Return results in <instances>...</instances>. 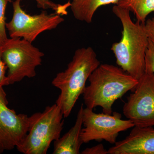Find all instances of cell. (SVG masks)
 <instances>
[{
    "instance_id": "cell-1",
    "label": "cell",
    "mask_w": 154,
    "mask_h": 154,
    "mask_svg": "<svg viewBox=\"0 0 154 154\" xmlns=\"http://www.w3.org/2000/svg\"><path fill=\"white\" fill-rule=\"evenodd\" d=\"M90 84L83 92L86 107L102 108L103 113L112 114L114 102L129 91L133 92L138 80L119 67L100 64L88 79Z\"/></svg>"
},
{
    "instance_id": "cell-2",
    "label": "cell",
    "mask_w": 154,
    "mask_h": 154,
    "mask_svg": "<svg viewBox=\"0 0 154 154\" xmlns=\"http://www.w3.org/2000/svg\"><path fill=\"white\" fill-rule=\"evenodd\" d=\"M113 14L120 20L122 27L121 40L113 43L111 50L119 67L139 80L145 73V55L149 39L145 23L131 19L130 11L117 5Z\"/></svg>"
},
{
    "instance_id": "cell-3",
    "label": "cell",
    "mask_w": 154,
    "mask_h": 154,
    "mask_svg": "<svg viewBox=\"0 0 154 154\" xmlns=\"http://www.w3.org/2000/svg\"><path fill=\"white\" fill-rule=\"evenodd\" d=\"M100 64L93 48H79L66 69L57 73L52 80V85L60 91L55 103L60 107L64 118L70 114L89 77Z\"/></svg>"
},
{
    "instance_id": "cell-4",
    "label": "cell",
    "mask_w": 154,
    "mask_h": 154,
    "mask_svg": "<svg viewBox=\"0 0 154 154\" xmlns=\"http://www.w3.org/2000/svg\"><path fill=\"white\" fill-rule=\"evenodd\" d=\"M63 114L56 103L29 117L28 133L16 148L24 154H46L51 143L60 137Z\"/></svg>"
},
{
    "instance_id": "cell-5",
    "label": "cell",
    "mask_w": 154,
    "mask_h": 154,
    "mask_svg": "<svg viewBox=\"0 0 154 154\" xmlns=\"http://www.w3.org/2000/svg\"><path fill=\"white\" fill-rule=\"evenodd\" d=\"M3 60L8 68L9 85L25 78L36 75V68L41 65L44 54L32 42L23 38H11L1 46Z\"/></svg>"
},
{
    "instance_id": "cell-6",
    "label": "cell",
    "mask_w": 154,
    "mask_h": 154,
    "mask_svg": "<svg viewBox=\"0 0 154 154\" xmlns=\"http://www.w3.org/2000/svg\"><path fill=\"white\" fill-rule=\"evenodd\" d=\"M21 2H13V17L6 23L11 38H23L32 43L39 34L55 29L64 21L61 15L56 13L48 14L45 10L38 14H28L22 8Z\"/></svg>"
},
{
    "instance_id": "cell-7",
    "label": "cell",
    "mask_w": 154,
    "mask_h": 154,
    "mask_svg": "<svg viewBox=\"0 0 154 154\" xmlns=\"http://www.w3.org/2000/svg\"><path fill=\"white\" fill-rule=\"evenodd\" d=\"M83 125L81 133L83 143L105 140L115 144L119 133L134 126L130 120L122 119L121 114L117 112H113V115L96 113L87 107L83 110Z\"/></svg>"
},
{
    "instance_id": "cell-8",
    "label": "cell",
    "mask_w": 154,
    "mask_h": 154,
    "mask_svg": "<svg viewBox=\"0 0 154 154\" xmlns=\"http://www.w3.org/2000/svg\"><path fill=\"white\" fill-rule=\"evenodd\" d=\"M123 113L134 126H154V74L146 72L123 107Z\"/></svg>"
},
{
    "instance_id": "cell-9",
    "label": "cell",
    "mask_w": 154,
    "mask_h": 154,
    "mask_svg": "<svg viewBox=\"0 0 154 154\" xmlns=\"http://www.w3.org/2000/svg\"><path fill=\"white\" fill-rule=\"evenodd\" d=\"M8 101L3 87H0V154L17 148L28 133L29 116L17 114L8 107Z\"/></svg>"
},
{
    "instance_id": "cell-10",
    "label": "cell",
    "mask_w": 154,
    "mask_h": 154,
    "mask_svg": "<svg viewBox=\"0 0 154 154\" xmlns=\"http://www.w3.org/2000/svg\"><path fill=\"white\" fill-rule=\"evenodd\" d=\"M132 128L124 139L116 142L108 149V154H154L153 126Z\"/></svg>"
},
{
    "instance_id": "cell-11",
    "label": "cell",
    "mask_w": 154,
    "mask_h": 154,
    "mask_svg": "<svg viewBox=\"0 0 154 154\" xmlns=\"http://www.w3.org/2000/svg\"><path fill=\"white\" fill-rule=\"evenodd\" d=\"M84 105L78 111L74 125L62 137L54 142L53 154H79L83 143L81 133L82 128Z\"/></svg>"
},
{
    "instance_id": "cell-12",
    "label": "cell",
    "mask_w": 154,
    "mask_h": 154,
    "mask_svg": "<svg viewBox=\"0 0 154 154\" xmlns=\"http://www.w3.org/2000/svg\"><path fill=\"white\" fill-rule=\"evenodd\" d=\"M119 0H72L70 8L75 19L87 23L92 22L94 14L102 6L117 5Z\"/></svg>"
},
{
    "instance_id": "cell-13",
    "label": "cell",
    "mask_w": 154,
    "mask_h": 154,
    "mask_svg": "<svg viewBox=\"0 0 154 154\" xmlns=\"http://www.w3.org/2000/svg\"><path fill=\"white\" fill-rule=\"evenodd\" d=\"M117 5L132 12L137 21L144 24L148 16L154 12V0H119Z\"/></svg>"
},
{
    "instance_id": "cell-14",
    "label": "cell",
    "mask_w": 154,
    "mask_h": 154,
    "mask_svg": "<svg viewBox=\"0 0 154 154\" xmlns=\"http://www.w3.org/2000/svg\"><path fill=\"white\" fill-rule=\"evenodd\" d=\"M22 1V0H21ZM36 1L37 6L39 8L43 10L51 9L55 11V13L61 15H66L67 14V9L70 7L71 2L69 1L68 2L60 5L53 2L51 0H35Z\"/></svg>"
},
{
    "instance_id": "cell-15",
    "label": "cell",
    "mask_w": 154,
    "mask_h": 154,
    "mask_svg": "<svg viewBox=\"0 0 154 154\" xmlns=\"http://www.w3.org/2000/svg\"><path fill=\"white\" fill-rule=\"evenodd\" d=\"M8 2L7 0H0V46H2L8 37L6 33L5 12Z\"/></svg>"
},
{
    "instance_id": "cell-16",
    "label": "cell",
    "mask_w": 154,
    "mask_h": 154,
    "mask_svg": "<svg viewBox=\"0 0 154 154\" xmlns=\"http://www.w3.org/2000/svg\"><path fill=\"white\" fill-rule=\"evenodd\" d=\"M145 72L154 74V44L149 39L146 52Z\"/></svg>"
},
{
    "instance_id": "cell-17",
    "label": "cell",
    "mask_w": 154,
    "mask_h": 154,
    "mask_svg": "<svg viewBox=\"0 0 154 154\" xmlns=\"http://www.w3.org/2000/svg\"><path fill=\"white\" fill-rule=\"evenodd\" d=\"M7 69L8 68L2 58V51L0 46V87L8 85V78L6 75Z\"/></svg>"
},
{
    "instance_id": "cell-18",
    "label": "cell",
    "mask_w": 154,
    "mask_h": 154,
    "mask_svg": "<svg viewBox=\"0 0 154 154\" xmlns=\"http://www.w3.org/2000/svg\"><path fill=\"white\" fill-rule=\"evenodd\" d=\"M82 154H108L107 150L102 144H99L91 148H88L82 151Z\"/></svg>"
},
{
    "instance_id": "cell-19",
    "label": "cell",
    "mask_w": 154,
    "mask_h": 154,
    "mask_svg": "<svg viewBox=\"0 0 154 154\" xmlns=\"http://www.w3.org/2000/svg\"><path fill=\"white\" fill-rule=\"evenodd\" d=\"M144 25L149 39L154 44V17L146 20Z\"/></svg>"
},
{
    "instance_id": "cell-20",
    "label": "cell",
    "mask_w": 154,
    "mask_h": 154,
    "mask_svg": "<svg viewBox=\"0 0 154 154\" xmlns=\"http://www.w3.org/2000/svg\"><path fill=\"white\" fill-rule=\"evenodd\" d=\"M13 0H7V1H8V2H12V1H13Z\"/></svg>"
}]
</instances>
